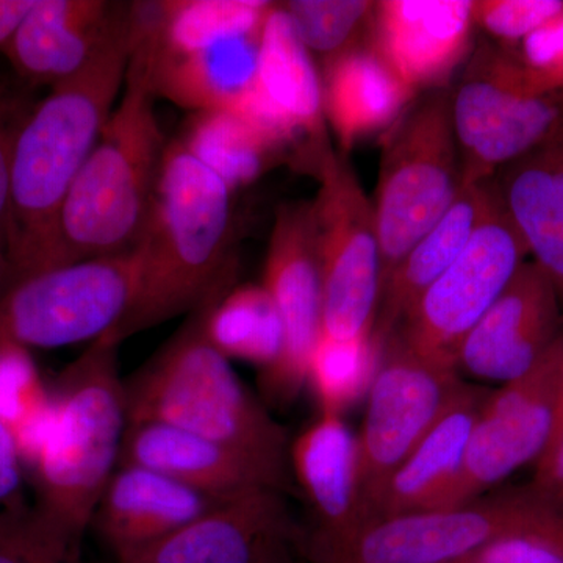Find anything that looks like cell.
<instances>
[{
  "mask_svg": "<svg viewBox=\"0 0 563 563\" xmlns=\"http://www.w3.org/2000/svg\"><path fill=\"white\" fill-rule=\"evenodd\" d=\"M232 196L179 139L166 144L150 220L136 246L139 295L111 339L122 343L231 290Z\"/></svg>",
  "mask_w": 563,
  "mask_h": 563,
  "instance_id": "6da1fadb",
  "label": "cell"
},
{
  "mask_svg": "<svg viewBox=\"0 0 563 563\" xmlns=\"http://www.w3.org/2000/svg\"><path fill=\"white\" fill-rule=\"evenodd\" d=\"M131 58V21L81 73L51 88L25 118L11 162L7 251L14 284L40 272L69 188L90 157Z\"/></svg>",
  "mask_w": 563,
  "mask_h": 563,
  "instance_id": "7a4b0ae2",
  "label": "cell"
},
{
  "mask_svg": "<svg viewBox=\"0 0 563 563\" xmlns=\"http://www.w3.org/2000/svg\"><path fill=\"white\" fill-rule=\"evenodd\" d=\"M155 99L150 68L131 49L124 95L66 195L38 273L139 246L166 151Z\"/></svg>",
  "mask_w": 563,
  "mask_h": 563,
  "instance_id": "3957f363",
  "label": "cell"
},
{
  "mask_svg": "<svg viewBox=\"0 0 563 563\" xmlns=\"http://www.w3.org/2000/svg\"><path fill=\"white\" fill-rule=\"evenodd\" d=\"M120 344L102 336L62 373L52 393L54 421L31 465L33 517L74 558H79L85 532L118 468L128 428Z\"/></svg>",
  "mask_w": 563,
  "mask_h": 563,
  "instance_id": "277c9868",
  "label": "cell"
},
{
  "mask_svg": "<svg viewBox=\"0 0 563 563\" xmlns=\"http://www.w3.org/2000/svg\"><path fill=\"white\" fill-rule=\"evenodd\" d=\"M209 303V302H207ZM206 306L124 380L128 424L163 422L290 476V443L206 333Z\"/></svg>",
  "mask_w": 563,
  "mask_h": 563,
  "instance_id": "5b68a950",
  "label": "cell"
},
{
  "mask_svg": "<svg viewBox=\"0 0 563 563\" xmlns=\"http://www.w3.org/2000/svg\"><path fill=\"white\" fill-rule=\"evenodd\" d=\"M462 188L451 90L428 91L385 133L373 202L383 252V288L407 252L442 220Z\"/></svg>",
  "mask_w": 563,
  "mask_h": 563,
  "instance_id": "8992f818",
  "label": "cell"
},
{
  "mask_svg": "<svg viewBox=\"0 0 563 563\" xmlns=\"http://www.w3.org/2000/svg\"><path fill=\"white\" fill-rule=\"evenodd\" d=\"M463 185L490 180L504 166L563 132V90H544L517 55L483 44L451 88Z\"/></svg>",
  "mask_w": 563,
  "mask_h": 563,
  "instance_id": "52a82bcc",
  "label": "cell"
},
{
  "mask_svg": "<svg viewBox=\"0 0 563 563\" xmlns=\"http://www.w3.org/2000/svg\"><path fill=\"white\" fill-rule=\"evenodd\" d=\"M310 202L320 263L322 333L336 340L372 335L383 292V252L372 199L346 158L328 147L313 166Z\"/></svg>",
  "mask_w": 563,
  "mask_h": 563,
  "instance_id": "ba28073f",
  "label": "cell"
},
{
  "mask_svg": "<svg viewBox=\"0 0 563 563\" xmlns=\"http://www.w3.org/2000/svg\"><path fill=\"white\" fill-rule=\"evenodd\" d=\"M140 266L135 247L18 282L0 298V344L55 350L110 335L135 303Z\"/></svg>",
  "mask_w": 563,
  "mask_h": 563,
  "instance_id": "9c48e42d",
  "label": "cell"
},
{
  "mask_svg": "<svg viewBox=\"0 0 563 563\" xmlns=\"http://www.w3.org/2000/svg\"><path fill=\"white\" fill-rule=\"evenodd\" d=\"M555 506L529 484L463 506L374 518L303 555L312 563H461Z\"/></svg>",
  "mask_w": 563,
  "mask_h": 563,
  "instance_id": "30bf717a",
  "label": "cell"
},
{
  "mask_svg": "<svg viewBox=\"0 0 563 563\" xmlns=\"http://www.w3.org/2000/svg\"><path fill=\"white\" fill-rule=\"evenodd\" d=\"M528 257L493 179L490 202L465 250L393 333L421 357L457 369L466 336Z\"/></svg>",
  "mask_w": 563,
  "mask_h": 563,
  "instance_id": "8fae6325",
  "label": "cell"
},
{
  "mask_svg": "<svg viewBox=\"0 0 563 563\" xmlns=\"http://www.w3.org/2000/svg\"><path fill=\"white\" fill-rule=\"evenodd\" d=\"M462 385L457 369L421 357L395 333L384 340L357 437L365 523L391 474L431 431Z\"/></svg>",
  "mask_w": 563,
  "mask_h": 563,
  "instance_id": "7c38bea8",
  "label": "cell"
},
{
  "mask_svg": "<svg viewBox=\"0 0 563 563\" xmlns=\"http://www.w3.org/2000/svg\"><path fill=\"white\" fill-rule=\"evenodd\" d=\"M562 350L563 335L531 372L488 393L450 507L483 498L521 466L543 457L553 431Z\"/></svg>",
  "mask_w": 563,
  "mask_h": 563,
  "instance_id": "4fadbf2b",
  "label": "cell"
},
{
  "mask_svg": "<svg viewBox=\"0 0 563 563\" xmlns=\"http://www.w3.org/2000/svg\"><path fill=\"white\" fill-rule=\"evenodd\" d=\"M262 285L279 313L284 347L279 361L261 373V385L273 406H288L307 385L310 355L322 332L321 273L310 202L277 210Z\"/></svg>",
  "mask_w": 563,
  "mask_h": 563,
  "instance_id": "5bb4252c",
  "label": "cell"
},
{
  "mask_svg": "<svg viewBox=\"0 0 563 563\" xmlns=\"http://www.w3.org/2000/svg\"><path fill=\"white\" fill-rule=\"evenodd\" d=\"M285 495L240 493L166 539L114 555L118 563H295L302 531Z\"/></svg>",
  "mask_w": 563,
  "mask_h": 563,
  "instance_id": "9a60e30c",
  "label": "cell"
},
{
  "mask_svg": "<svg viewBox=\"0 0 563 563\" xmlns=\"http://www.w3.org/2000/svg\"><path fill=\"white\" fill-rule=\"evenodd\" d=\"M229 111L282 150L306 140L318 157L328 147L320 74L279 3H273L263 24L254 87Z\"/></svg>",
  "mask_w": 563,
  "mask_h": 563,
  "instance_id": "2e32d148",
  "label": "cell"
},
{
  "mask_svg": "<svg viewBox=\"0 0 563 563\" xmlns=\"http://www.w3.org/2000/svg\"><path fill=\"white\" fill-rule=\"evenodd\" d=\"M554 285L531 258L463 342L457 369L490 383H512L531 372L563 335Z\"/></svg>",
  "mask_w": 563,
  "mask_h": 563,
  "instance_id": "e0dca14e",
  "label": "cell"
},
{
  "mask_svg": "<svg viewBox=\"0 0 563 563\" xmlns=\"http://www.w3.org/2000/svg\"><path fill=\"white\" fill-rule=\"evenodd\" d=\"M131 21V3L36 0L2 47L16 79L54 88L81 73Z\"/></svg>",
  "mask_w": 563,
  "mask_h": 563,
  "instance_id": "ac0fdd59",
  "label": "cell"
},
{
  "mask_svg": "<svg viewBox=\"0 0 563 563\" xmlns=\"http://www.w3.org/2000/svg\"><path fill=\"white\" fill-rule=\"evenodd\" d=\"M473 0L374 3L373 49L415 92L448 88L472 41Z\"/></svg>",
  "mask_w": 563,
  "mask_h": 563,
  "instance_id": "d6986e66",
  "label": "cell"
},
{
  "mask_svg": "<svg viewBox=\"0 0 563 563\" xmlns=\"http://www.w3.org/2000/svg\"><path fill=\"white\" fill-rule=\"evenodd\" d=\"M118 466H141L214 496L255 488L291 490L287 474L225 444L163 422L128 424Z\"/></svg>",
  "mask_w": 563,
  "mask_h": 563,
  "instance_id": "ffe728a7",
  "label": "cell"
},
{
  "mask_svg": "<svg viewBox=\"0 0 563 563\" xmlns=\"http://www.w3.org/2000/svg\"><path fill=\"white\" fill-rule=\"evenodd\" d=\"M290 470L313 514L301 553L343 539L365 523L358 442L343 415L320 412L290 444Z\"/></svg>",
  "mask_w": 563,
  "mask_h": 563,
  "instance_id": "44dd1931",
  "label": "cell"
},
{
  "mask_svg": "<svg viewBox=\"0 0 563 563\" xmlns=\"http://www.w3.org/2000/svg\"><path fill=\"white\" fill-rule=\"evenodd\" d=\"M229 498L195 490L141 466H118L91 526L118 554L166 539Z\"/></svg>",
  "mask_w": 563,
  "mask_h": 563,
  "instance_id": "7402d4cb",
  "label": "cell"
},
{
  "mask_svg": "<svg viewBox=\"0 0 563 563\" xmlns=\"http://www.w3.org/2000/svg\"><path fill=\"white\" fill-rule=\"evenodd\" d=\"M488 393L483 387L462 385L431 431L391 474L369 520L450 507L461 481L474 422Z\"/></svg>",
  "mask_w": 563,
  "mask_h": 563,
  "instance_id": "603a6c76",
  "label": "cell"
},
{
  "mask_svg": "<svg viewBox=\"0 0 563 563\" xmlns=\"http://www.w3.org/2000/svg\"><path fill=\"white\" fill-rule=\"evenodd\" d=\"M493 179L529 257L554 285L563 312V132Z\"/></svg>",
  "mask_w": 563,
  "mask_h": 563,
  "instance_id": "cb8c5ba5",
  "label": "cell"
},
{
  "mask_svg": "<svg viewBox=\"0 0 563 563\" xmlns=\"http://www.w3.org/2000/svg\"><path fill=\"white\" fill-rule=\"evenodd\" d=\"M322 101L324 118L340 147L388 131L417 95L373 47H354L324 63Z\"/></svg>",
  "mask_w": 563,
  "mask_h": 563,
  "instance_id": "d4e9b609",
  "label": "cell"
},
{
  "mask_svg": "<svg viewBox=\"0 0 563 563\" xmlns=\"http://www.w3.org/2000/svg\"><path fill=\"white\" fill-rule=\"evenodd\" d=\"M261 33L236 36L188 54L154 57L132 44L131 49L146 62L157 98L196 113L231 110L254 87Z\"/></svg>",
  "mask_w": 563,
  "mask_h": 563,
  "instance_id": "484cf974",
  "label": "cell"
},
{
  "mask_svg": "<svg viewBox=\"0 0 563 563\" xmlns=\"http://www.w3.org/2000/svg\"><path fill=\"white\" fill-rule=\"evenodd\" d=\"M493 191V179L463 185L442 220L422 235L385 282L374 333L387 339L413 309L422 292L439 279L465 250L483 220Z\"/></svg>",
  "mask_w": 563,
  "mask_h": 563,
  "instance_id": "4316f807",
  "label": "cell"
},
{
  "mask_svg": "<svg viewBox=\"0 0 563 563\" xmlns=\"http://www.w3.org/2000/svg\"><path fill=\"white\" fill-rule=\"evenodd\" d=\"M206 333L225 358L250 362L261 373L279 361L284 347L279 313L263 285H240L211 299Z\"/></svg>",
  "mask_w": 563,
  "mask_h": 563,
  "instance_id": "83f0119b",
  "label": "cell"
},
{
  "mask_svg": "<svg viewBox=\"0 0 563 563\" xmlns=\"http://www.w3.org/2000/svg\"><path fill=\"white\" fill-rule=\"evenodd\" d=\"M179 140L232 191L257 180L284 151L250 121L229 110L196 113Z\"/></svg>",
  "mask_w": 563,
  "mask_h": 563,
  "instance_id": "f1b7e54d",
  "label": "cell"
},
{
  "mask_svg": "<svg viewBox=\"0 0 563 563\" xmlns=\"http://www.w3.org/2000/svg\"><path fill=\"white\" fill-rule=\"evenodd\" d=\"M384 342L376 335L336 340L321 332L307 368L321 412L343 415L347 407L368 395L379 368Z\"/></svg>",
  "mask_w": 563,
  "mask_h": 563,
  "instance_id": "f546056e",
  "label": "cell"
},
{
  "mask_svg": "<svg viewBox=\"0 0 563 563\" xmlns=\"http://www.w3.org/2000/svg\"><path fill=\"white\" fill-rule=\"evenodd\" d=\"M374 3L366 0H290L279 3L310 55L328 63L357 47L372 22Z\"/></svg>",
  "mask_w": 563,
  "mask_h": 563,
  "instance_id": "4dcf8cb0",
  "label": "cell"
},
{
  "mask_svg": "<svg viewBox=\"0 0 563 563\" xmlns=\"http://www.w3.org/2000/svg\"><path fill=\"white\" fill-rule=\"evenodd\" d=\"M51 406L52 393L44 387L31 351L0 344V422L13 432Z\"/></svg>",
  "mask_w": 563,
  "mask_h": 563,
  "instance_id": "1f68e13d",
  "label": "cell"
},
{
  "mask_svg": "<svg viewBox=\"0 0 563 563\" xmlns=\"http://www.w3.org/2000/svg\"><path fill=\"white\" fill-rule=\"evenodd\" d=\"M461 563H563V506L495 540Z\"/></svg>",
  "mask_w": 563,
  "mask_h": 563,
  "instance_id": "d6a6232c",
  "label": "cell"
},
{
  "mask_svg": "<svg viewBox=\"0 0 563 563\" xmlns=\"http://www.w3.org/2000/svg\"><path fill=\"white\" fill-rule=\"evenodd\" d=\"M563 14L562 0H477L474 24L495 38L523 41Z\"/></svg>",
  "mask_w": 563,
  "mask_h": 563,
  "instance_id": "836d02e7",
  "label": "cell"
},
{
  "mask_svg": "<svg viewBox=\"0 0 563 563\" xmlns=\"http://www.w3.org/2000/svg\"><path fill=\"white\" fill-rule=\"evenodd\" d=\"M33 88L0 76V244L7 247L10 217L11 162L14 143L36 101Z\"/></svg>",
  "mask_w": 563,
  "mask_h": 563,
  "instance_id": "e575fe53",
  "label": "cell"
},
{
  "mask_svg": "<svg viewBox=\"0 0 563 563\" xmlns=\"http://www.w3.org/2000/svg\"><path fill=\"white\" fill-rule=\"evenodd\" d=\"M0 563H80L54 542L31 509L0 515Z\"/></svg>",
  "mask_w": 563,
  "mask_h": 563,
  "instance_id": "d590c367",
  "label": "cell"
},
{
  "mask_svg": "<svg viewBox=\"0 0 563 563\" xmlns=\"http://www.w3.org/2000/svg\"><path fill=\"white\" fill-rule=\"evenodd\" d=\"M518 58L544 90H563V14L523 40Z\"/></svg>",
  "mask_w": 563,
  "mask_h": 563,
  "instance_id": "8d00e7d4",
  "label": "cell"
},
{
  "mask_svg": "<svg viewBox=\"0 0 563 563\" xmlns=\"http://www.w3.org/2000/svg\"><path fill=\"white\" fill-rule=\"evenodd\" d=\"M22 465L13 432L0 422V515L27 509L22 498Z\"/></svg>",
  "mask_w": 563,
  "mask_h": 563,
  "instance_id": "74e56055",
  "label": "cell"
},
{
  "mask_svg": "<svg viewBox=\"0 0 563 563\" xmlns=\"http://www.w3.org/2000/svg\"><path fill=\"white\" fill-rule=\"evenodd\" d=\"M531 485L551 501L563 506V442L536 463Z\"/></svg>",
  "mask_w": 563,
  "mask_h": 563,
  "instance_id": "f35d334b",
  "label": "cell"
},
{
  "mask_svg": "<svg viewBox=\"0 0 563 563\" xmlns=\"http://www.w3.org/2000/svg\"><path fill=\"white\" fill-rule=\"evenodd\" d=\"M35 2L36 0H0V51L9 43Z\"/></svg>",
  "mask_w": 563,
  "mask_h": 563,
  "instance_id": "ab89813d",
  "label": "cell"
},
{
  "mask_svg": "<svg viewBox=\"0 0 563 563\" xmlns=\"http://www.w3.org/2000/svg\"><path fill=\"white\" fill-rule=\"evenodd\" d=\"M563 442V350L561 366H559L558 391H555L553 431H551L550 443L543 457L554 451Z\"/></svg>",
  "mask_w": 563,
  "mask_h": 563,
  "instance_id": "60d3db41",
  "label": "cell"
},
{
  "mask_svg": "<svg viewBox=\"0 0 563 563\" xmlns=\"http://www.w3.org/2000/svg\"><path fill=\"white\" fill-rule=\"evenodd\" d=\"M14 285V268L9 257V251L0 244V298Z\"/></svg>",
  "mask_w": 563,
  "mask_h": 563,
  "instance_id": "b9f144b4",
  "label": "cell"
}]
</instances>
